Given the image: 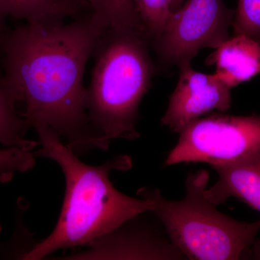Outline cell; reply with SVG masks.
Returning <instances> with one entry per match:
<instances>
[{"instance_id": "1", "label": "cell", "mask_w": 260, "mask_h": 260, "mask_svg": "<svg viewBox=\"0 0 260 260\" xmlns=\"http://www.w3.org/2000/svg\"><path fill=\"white\" fill-rule=\"evenodd\" d=\"M107 28L88 13L69 23L22 24L8 30L2 44L3 75L18 91L29 127L48 126L78 155L99 148L83 78Z\"/></svg>"}, {"instance_id": "2", "label": "cell", "mask_w": 260, "mask_h": 260, "mask_svg": "<svg viewBox=\"0 0 260 260\" xmlns=\"http://www.w3.org/2000/svg\"><path fill=\"white\" fill-rule=\"evenodd\" d=\"M41 148L34 153L55 161L66 181V191L59 220L49 237L23 256L37 260L59 249L86 246L140 214L153 210L146 198H132L113 186L109 173L127 171L133 165L127 155H118L101 166L84 164L61 142L60 137L44 124L34 126Z\"/></svg>"}, {"instance_id": "3", "label": "cell", "mask_w": 260, "mask_h": 260, "mask_svg": "<svg viewBox=\"0 0 260 260\" xmlns=\"http://www.w3.org/2000/svg\"><path fill=\"white\" fill-rule=\"evenodd\" d=\"M151 51L148 36L138 28L110 27L98 40L86 109L101 150L112 140L140 138V103L157 70Z\"/></svg>"}, {"instance_id": "4", "label": "cell", "mask_w": 260, "mask_h": 260, "mask_svg": "<svg viewBox=\"0 0 260 260\" xmlns=\"http://www.w3.org/2000/svg\"><path fill=\"white\" fill-rule=\"evenodd\" d=\"M209 178L205 169L189 173L185 196L179 201L166 199L156 188H141L138 195L152 202V211L186 259H241L255 240L260 219L240 222L218 211L205 195Z\"/></svg>"}, {"instance_id": "5", "label": "cell", "mask_w": 260, "mask_h": 260, "mask_svg": "<svg viewBox=\"0 0 260 260\" xmlns=\"http://www.w3.org/2000/svg\"><path fill=\"white\" fill-rule=\"evenodd\" d=\"M166 166L205 162L229 164L260 150V116L211 114L188 124L179 133Z\"/></svg>"}, {"instance_id": "6", "label": "cell", "mask_w": 260, "mask_h": 260, "mask_svg": "<svg viewBox=\"0 0 260 260\" xmlns=\"http://www.w3.org/2000/svg\"><path fill=\"white\" fill-rule=\"evenodd\" d=\"M235 10L223 0H186L172 12L158 39L151 43L157 67L191 62L201 49H217L230 38Z\"/></svg>"}, {"instance_id": "7", "label": "cell", "mask_w": 260, "mask_h": 260, "mask_svg": "<svg viewBox=\"0 0 260 260\" xmlns=\"http://www.w3.org/2000/svg\"><path fill=\"white\" fill-rule=\"evenodd\" d=\"M145 213V212H144ZM144 213L126 220L115 229L94 239L81 252L64 259H184V254L168 235Z\"/></svg>"}, {"instance_id": "8", "label": "cell", "mask_w": 260, "mask_h": 260, "mask_svg": "<svg viewBox=\"0 0 260 260\" xmlns=\"http://www.w3.org/2000/svg\"><path fill=\"white\" fill-rule=\"evenodd\" d=\"M179 80L169 98L161 124L179 133L193 121L214 111L226 112L232 106L231 89L216 75L193 69L191 62L178 67Z\"/></svg>"}, {"instance_id": "9", "label": "cell", "mask_w": 260, "mask_h": 260, "mask_svg": "<svg viewBox=\"0 0 260 260\" xmlns=\"http://www.w3.org/2000/svg\"><path fill=\"white\" fill-rule=\"evenodd\" d=\"M212 167L219 177L205 190L212 204L217 206L233 197L260 213V150L236 161Z\"/></svg>"}, {"instance_id": "10", "label": "cell", "mask_w": 260, "mask_h": 260, "mask_svg": "<svg viewBox=\"0 0 260 260\" xmlns=\"http://www.w3.org/2000/svg\"><path fill=\"white\" fill-rule=\"evenodd\" d=\"M205 64L215 66V74L232 89L260 74V43L247 36L234 35L215 49Z\"/></svg>"}, {"instance_id": "11", "label": "cell", "mask_w": 260, "mask_h": 260, "mask_svg": "<svg viewBox=\"0 0 260 260\" xmlns=\"http://www.w3.org/2000/svg\"><path fill=\"white\" fill-rule=\"evenodd\" d=\"M20 96L14 85L4 75L0 76V145L4 148H20L32 150L39 142L27 140L29 129L26 120L17 112Z\"/></svg>"}, {"instance_id": "12", "label": "cell", "mask_w": 260, "mask_h": 260, "mask_svg": "<svg viewBox=\"0 0 260 260\" xmlns=\"http://www.w3.org/2000/svg\"><path fill=\"white\" fill-rule=\"evenodd\" d=\"M0 10L28 23H59L85 14L64 0H0Z\"/></svg>"}, {"instance_id": "13", "label": "cell", "mask_w": 260, "mask_h": 260, "mask_svg": "<svg viewBox=\"0 0 260 260\" xmlns=\"http://www.w3.org/2000/svg\"><path fill=\"white\" fill-rule=\"evenodd\" d=\"M87 2L91 13L107 28H138L145 32L137 13L134 0H87Z\"/></svg>"}, {"instance_id": "14", "label": "cell", "mask_w": 260, "mask_h": 260, "mask_svg": "<svg viewBox=\"0 0 260 260\" xmlns=\"http://www.w3.org/2000/svg\"><path fill=\"white\" fill-rule=\"evenodd\" d=\"M137 13L151 43L161 34L173 12L174 0H134Z\"/></svg>"}, {"instance_id": "15", "label": "cell", "mask_w": 260, "mask_h": 260, "mask_svg": "<svg viewBox=\"0 0 260 260\" xmlns=\"http://www.w3.org/2000/svg\"><path fill=\"white\" fill-rule=\"evenodd\" d=\"M35 158L29 149L0 148V183L9 182L17 173L32 169L36 164Z\"/></svg>"}, {"instance_id": "16", "label": "cell", "mask_w": 260, "mask_h": 260, "mask_svg": "<svg viewBox=\"0 0 260 260\" xmlns=\"http://www.w3.org/2000/svg\"><path fill=\"white\" fill-rule=\"evenodd\" d=\"M234 35H245L260 43V0H238L232 23Z\"/></svg>"}, {"instance_id": "17", "label": "cell", "mask_w": 260, "mask_h": 260, "mask_svg": "<svg viewBox=\"0 0 260 260\" xmlns=\"http://www.w3.org/2000/svg\"><path fill=\"white\" fill-rule=\"evenodd\" d=\"M8 17L0 10V58H1V47L7 32L10 30L7 25V18Z\"/></svg>"}, {"instance_id": "18", "label": "cell", "mask_w": 260, "mask_h": 260, "mask_svg": "<svg viewBox=\"0 0 260 260\" xmlns=\"http://www.w3.org/2000/svg\"><path fill=\"white\" fill-rule=\"evenodd\" d=\"M64 1L74 5V6L79 8L84 13H90V12H91L87 0H64Z\"/></svg>"}, {"instance_id": "19", "label": "cell", "mask_w": 260, "mask_h": 260, "mask_svg": "<svg viewBox=\"0 0 260 260\" xmlns=\"http://www.w3.org/2000/svg\"><path fill=\"white\" fill-rule=\"evenodd\" d=\"M251 249V257L254 259H260V239L254 240Z\"/></svg>"}, {"instance_id": "20", "label": "cell", "mask_w": 260, "mask_h": 260, "mask_svg": "<svg viewBox=\"0 0 260 260\" xmlns=\"http://www.w3.org/2000/svg\"><path fill=\"white\" fill-rule=\"evenodd\" d=\"M185 0H174V3H173V12L175 11L183 5Z\"/></svg>"}, {"instance_id": "21", "label": "cell", "mask_w": 260, "mask_h": 260, "mask_svg": "<svg viewBox=\"0 0 260 260\" xmlns=\"http://www.w3.org/2000/svg\"><path fill=\"white\" fill-rule=\"evenodd\" d=\"M2 231V225L1 224H0V232H1Z\"/></svg>"}]
</instances>
